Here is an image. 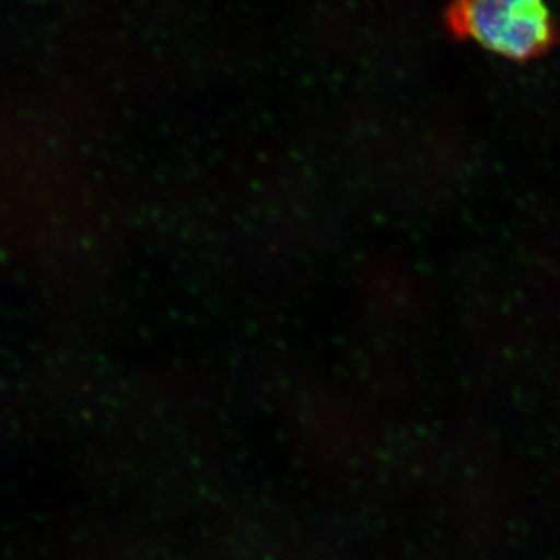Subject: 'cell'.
Here are the masks:
<instances>
[{"mask_svg": "<svg viewBox=\"0 0 560 560\" xmlns=\"http://www.w3.org/2000/svg\"><path fill=\"white\" fill-rule=\"evenodd\" d=\"M445 25L455 39H474L515 61L549 52L560 37L544 0H453Z\"/></svg>", "mask_w": 560, "mask_h": 560, "instance_id": "cell-1", "label": "cell"}]
</instances>
